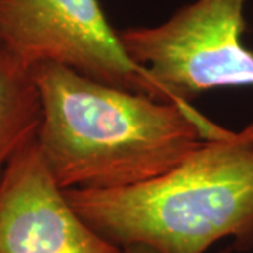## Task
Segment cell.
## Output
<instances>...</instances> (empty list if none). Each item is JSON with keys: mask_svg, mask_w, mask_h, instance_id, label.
Segmentation results:
<instances>
[{"mask_svg": "<svg viewBox=\"0 0 253 253\" xmlns=\"http://www.w3.org/2000/svg\"><path fill=\"white\" fill-rule=\"evenodd\" d=\"M0 42L28 68L61 63L100 83L179 104L128 56L99 0H0Z\"/></svg>", "mask_w": 253, "mask_h": 253, "instance_id": "cell-4", "label": "cell"}, {"mask_svg": "<svg viewBox=\"0 0 253 253\" xmlns=\"http://www.w3.org/2000/svg\"><path fill=\"white\" fill-rule=\"evenodd\" d=\"M41 123V101L31 68L0 42V180Z\"/></svg>", "mask_w": 253, "mask_h": 253, "instance_id": "cell-6", "label": "cell"}, {"mask_svg": "<svg viewBox=\"0 0 253 253\" xmlns=\"http://www.w3.org/2000/svg\"><path fill=\"white\" fill-rule=\"evenodd\" d=\"M0 253H123L73 210L36 139L0 180Z\"/></svg>", "mask_w": 253, "mask_h": 253, "instance_id": "cell-5", "label": "cell"}, {"mask_svg": "<svg viewBox=\"0 0 253 253\" xmlns=\"http://www.w3.org/2000/svg\"><path fill=\"white\" fill-rule=\"evenodd\" d=\"M73 210L110 242L159 253H204L232 238L253 245V121L204 139L172 170L136 186L65 190Z\"/></svg>", "mask_w": 253, "mask_h": 253, "instance_id": "cell-2", "label": "cell"}, {"mask_svg": "<svg viewBox=\"0 0 253 253\" xmlns=\"http://www.w3.org/2000/svg\"><path fill=\"white\" fill-rule=\"evenodd\" d=\"M245 0H196L156 27L118 31L128 56L184 107L211 89L253 86Z\"/></svg>", "mask_w": 253, "mask_h": 253, "instance_id": "cell-3", "label": "cell"}, {"mask_svg": "<svg viewBox=\"0 0 253 253\" xmlns=\"http://www.w3.org/2000/svg\"><path fill=\"white\" fill-rule=\"evenodd\" d=\"M41 101L36 141L63 190L136 186L172 170L204 139L232 131L194 107L100 83L55 62L31 66Z\"/></svg>", "mask_w": 253, "mask_h": 253, "instance_id": "cell-1", "label": "cell"}, {"mask_svg": "<svg viewBox=\"0 0 253 253\" xmlns=\"http://www.w3.org/2000/svg\"><path fill=\"white\" fill-rule=\"evenodd\" d=\"M123 248V253H159L156 249L144 244H129Z\"/></svg>", "mask_w": 253, "mask_h": 253, "instance_id": "cell-7", "label": "cell"}]
</instances>
